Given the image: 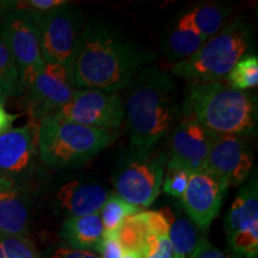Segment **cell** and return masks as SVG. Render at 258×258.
<instances>
[{
    "instance_id": "obj_32",
    "label": "cell",
    "mask_w": 258,
    "mask_h": 258,
    "mask_svg": "<svg viewBox=\"0 0 258 258\" xmlns=\"http://www.w3.org/2000/svg\"><path fill=\"white\" fill-rule=\"evenodd\" d=\"M15 184L11 182V180L4 178V177L0 176V191L3 190H9V189H14Z\"/></svg>"
},
{
    "instance_id": "obj_7",
    "label": "cell",
    "mask_w": 258,
    "mask_h": 258,
    "mask_svg": "<svg viewBox=\"0 0 258 258\" xmlns=\"http://www.w3.org/2000/svg\"><path fill=\"white\" fill-rule=\"evenodd\" d=\"M32 12L44 62L62 64L70 69L85 27L83 12L71 3L47 12Z\"/></svg>"
},
{
    "instance_id": "obj_20",
    "label": "cell",
    "mask_w": 258,
    "mask_h": 258,
    "mask_svg": "<svg viewBox=\"0 0 258 258\" xmlns=\"http://www.w3.org/2000/svg\"><path fill=\"white\" fill-rule=\"evenodd\" d=\"M232 9V5L227 3H203L194 6L178 19L209 40L225 27V22Z\"/></svg>"
},
{
    "instance_id": "obj_22",
    "label": "cell",
    "mask_w": 258,
    "mask_h": 258,
    "mask_svg": "<svg viewBox=\"0 0 258 258\" xmlns=\"http://www.w3.org/2000/svg\"><path fill=\"white\" fill-rule=\"evenodd\" d=\"M152 233L153 231L148 225L146 212H140L124 219L116 231V237L124 251H134L141 256L148 237Z\"/></svg>"
},
{
    "instance_id": "obj_10",
    "label": "cell",
    "mask_w": 258,
    "mask_h": 258,
    "mask_svg": "<svg viewBox=\"0 0 258 258\" xmlns=\"http://www.w3.org/2000/svg\"><path fill=\"white\" fill-rule=\"evenodd\" d=\"M72 76L69 67L57 63H46L32 83L24 89V104L31 122L37 123L54 115L70 102L74 92Z\"/></svg>"
},
{
    "instance_id": "obj_24",
    "label": "cell",
    "mask_w": 258,
    "mask_h": 258,
    "mask_svg": "<svg viewBox=\"0 0 258 258\" xmlns=\"http://www.w3.org/2000/svg\"><path fill=\"white\" fill-rule=\"evenodd\" d=\"M227 85L238 91L257 88L258 85V56L246 54L241 57L226 77Z\"/></svg>"
},
{
    "instance_id": "obj_3",
    "label": "cell",
    "mask_w": 258,
    "mask_h": 258,
    "mask_svg": "<svg viewBox=\"0 0 258 258\" xmlns=\"http://www.w3.org/2000/svg\"><path fill=\"white\" fill-rule=\"evenodd\" d=\"M184 118L214 135L251 137L257 132V96L221 82L189 83L180 105Z\"/></svg>"
},
{
    "instance_id": "obj_11",
    "label": "cell",
    "mask_w": 258,
    "mask_h": 258,
    "mask_svg": "<svg viewBox=\"0 0 258 258\" xmlns=\"http://www.w3.org/2000/svg\"><path fill=\"white\" fill-rule=\"evenodd\" d=\"M54 115L86 127L116 131L124 120V104L117 93L77 90L70 102Z\"/></svg>"
},
{
    "instance_id": "obj_17",
    "label": "cell",
    "mask_w": 258,
    "mask_h": 258,
    "mask_svg": "<svg viewBox=\"0 0 258 258\" xmlns=\"http://www.w3.org/2000/svg\"><path fill=\"white\" fill-rule=\"evenodd\" d=\"M104 235L101 214L67 218L61 226L60 237L71 249L98 253Z\"/></svg>"
},
{
    "instance_id": "obj_9",
    "label": "cell",
    "mask_w": 258,
    "mask_h": 258,
    "mask_svg": "<svg viewBox=\"0 0 258 258\" xmlns=\"http://www.w3.org/2000/svg\"><path fill=\"white\" fill-rule=\"evenodd\" d=\"M226 238L232 253L240 258H258L257 177L241 186L225 220Z\"/></svg>"
},
{
    "instance_id": "obj_1",
    "label": "cell",
    "mask_w": 258,
    "mask_h": 258,
    "mask_svg": "<svg viewBox=\"0 0 258 258\" xmlns=\"http://www.w3.org/2000/svg\"><path fill=\"white\" fill-rule=\"evenodd\" d=\"M150 61L151 53L120 29L103 19H93L83 29L70 71L77 90L117 93Z\"/></svg>"
},
{
    "instance_id": "obj_25",
    "label": "cell",
    "mask_w": 258,
    "mask_h": 258,
    "mask_svg": "<svg viewBox=\"0 0 258 258\" xmlns=\"http://www.w3.org/2000/svg\"><path fill=\"white\" fill-rule=\"evenodd\" d=\"M0 90L8 97H18L23 93L17 64L0 37Z\"/></svg>"
},
{
    "instance_id": "obj_35",
    "label": "cell",
    "mask_w": 258,
    "mask_h": 258,
    "mask_svg": "<svg viewBox=\"0 0 258 258\" xmlns=\"http://www.w3.org/2000/svg\"><path fill=\"white\" fill-rule=\"evenodd\" d=\"M0 258H5V254H4V250H3V245H2V240H0Z\"/></svg>"
},
{
    "instance_id": "obj_30",
    "label": "cell",
    "mask_w": 258,
    "mask_h": 258,
    "mask_svg": "<svg viewBox=\"0 0 258 258\" xmlns=\"http://www.w3.org/2000/svg\"><path fill=\"white\" fill-rule=\"evenodd\" d=\"M49 258H101V256L92 251H83L71 249L69 246H60L50 251Z\"/></svg>"
},
{
    "instance_id": "obj_14",
    "label": "cell",
    "mask_w": 258,
    "mask_h": 258,
    "mask_svg": "<svg viewBox=\"0 0 258 258\" xmlns=\"http://www.w3.org/2000/svg\"><path fill=\"white\" fill-rule=\"evenodd\" d=\"M215 137L196 121L183 118L171 132L167 164L190 173L203 171Z\"/></svg>"
},
{
    "instance_id": "obj_23",
    "label": "cell",
    "mask_w": 258,
    "mask_h": 258,
    "mask_svg": "<svg viewBox=\"0 0 258 258\" xmlns=\"http://www.w3.org/2000/svg\"><path fill=\"white\" fill-rule=\"evenodd\" d=\"M140 212V208L129 205L121 198H118L116 194H110L99 212L103 228H104V235L116 233L124 219Z\"/></svg>"
},
{
    "instance_id": "obj_12",
    "label": "cell",
    "mask_w": 258,
    "mask_h": 258,
    "mask_svg": "<svg viewBox=\"0 0 258 258\" xmlns=\"http://www.w3.org/2000/svg\"><path fill=\"white\" fill-rule=\"evenodd\" d=\"M253 154L249 143L238 135H218L213 141L203 171L215 176L227 186H237L249 178Z\"/></svg>"
},
{
    "instance_id": "obj_4",
    "label": "cell",
    "mask_w": 258,
    "mask_h": 258,
    "mask_svg": "<svg viewBox=\"0 0 258 258\" xmlns=\"http://www.w3.org/2000/svg\"><path fill=\"white\" fill-rule=\"evenodd\" d=\"M116 137L114 131L86 127L50 115L38 122L37 152L47 166L74 169L104 151Z\"/></svg>"
},
{
    "instance_id": "obj_18",
    "label": "cell",
    "mask_w": 258,
    "mask_h": 258,
    "mask_svg": "<svg viewBox=\"0 0 258 258\" xmlns=\"http://www.w3.org/2000/svg\"><path fill=\"white\" fill-rule=\"evenodd\" d=\"M30 200L18 189L0 191V235L28 237Z\"/></svg>"
},
{
    "instance_id": "obj_33",
    "label": "cell",
    "mask_w": 258,
    "mask_h": 258,
    "mask_svg": "<svg viewBox=\"0 0 258 258\" xmlns=\"http://www.w3.org/2000/svg\"><path fill=\"white\" fill-rule=\"evenodd\" d=\"M122 258H141V256L138 252H134V251H124Z\"/></svg>"
},
{
    "instance_id": "obj_15",
    "label": "cell",
    "mask_w": 258,
    "mask_h": 258,
    "mask_svg": "<svg viewBox=\"0 0 258 258\" xmlns=\"http://www.w3.org/2000/svg\"><path fill=\"white\" fill-rule=\"evenodd\" d=\"M38 124L30 122L23 127L10 128L0 134V176L16 183L34 167L37 153Z\"/></svg>"
},
{
    "instance_id": "obj_5",
    "label": "cell",
    "mask_w": 258,
    "mask_h": 258,
    "mask_svg": "<svg viewBox=\"0 0 258 258\" xmlns=\"http://www.w3.org/2000/svg\"><path fill=\"white\" fill-rule=\"evenodd\" d=\"M252 44V29L244 18H235L188 59L173 63L171 73L189 83L220 82Z\"/></svg>"
},
{
    "instance_id": "obj_19",
    "label": "cell",
    "mask_w": 258,
    "mask_h": 258,
    "mask_svg": "<svg viewBox=\"0 0 258 258\" xmlns=\"http://www.w3.org/2000/svg\"><path fill=\"white\" fill-rule=\"evenodd\" d=\"M160 213L167 221V237L172 244L177 258L191 257L207 237L189 218L173 212L171 208H163Z\"/></svg>"
},
{
    "instance_id": "obj_8",
    "label": "cell",
    "mask_w": 258,
    "mask_h": 258,
    "mask_svg": "<svg viewBox=\"0 0 258 258\" xmlns=\"http://www.w3.org/2000/svg\"><path fill=\"white\" fill-rule=\"evenodd\" d=\"M0 37L17 64L23 90L27 89L46 64L34 12L14 10L5 15L0 19Z\"/></svg>"
},
{
    "instance_id": "obj_26",
    "label": "cell",
    "mask_w": 258,
    "mask_h": 258,
    "mask_svg": "<svg viewBox=\"0 0 258 258\" xmlns=\"http://www.w3.org/2000/svg\"><path fill=\"white\" fill-rule=\"evenodd\" d=\"M5 258H40L34 244L28 237L0 235Z\"/></svg>"
},
{
    "instance_id": "obj_28",
    "label": "cell",
    "mask_w": 258,
    "mask_h": 258,
    "mask_svg": "<svg viewBox=\"0 0 258 258\" xmlns=\"http://www.w3.org/2000/svg\"><path fill=\"white\" fill-rule=\"evenodd\" d=\"M123 253L124 249L116 237V233L103 235V240L98 251L101 258H122Z\"/></svg>"
},
{
    "instance_id": "obj_34",
    "label": "cell",
    "mask_w": 258,
    "mask_h": 258,
    "mask_svg": "<svg viewBox=\"0 0 258 258\" xmlns=\"http://www.w3.org/2000/svg\"><path fill=\"white\" fill-rule=\"evenodd\" d=\"M8 99H9V97L5 95L4 92L2 91V90H0V104H3L4 105L6 102H8Z\"/></svg>"
},
{
    "instance_id": "obj_29",
    "label": "cell",
    "mask_w": 258,
    "mask_h": 258,
    "mask_svg": "<svg viewBox=\"0 0 258 258\" xmlns=\"http://www.w3.org/2000/svg\"><path fill=\"white\" fill-rule=\"evenodd\" d=\"M190 258H240L237 254L230 252H225V251L219 250L218 247H214L209 243V240L206 238L202 241L201 245L198 247V250L191 254Z\"/></svg>"
},
{
    "instance_id": "obj_13",
    "label": "cell",
    "mask_w": 258,
    "mask_h": 258,
    "mask_svg": "<svg viewBox=\"0 0 258 258\" xmlns=\"http://www.w3.org/2000/svg\"><path fill=\"white\" fill-rule=\"evenodd\" d=\"M227 188V184L207 171L190 175L180 202L188 218L205 235L220 213Z\"/></svg>"
},
{
    "instance_id": "obj_2",
    "label": "cell",
    "mask_w": 258,
    "mask_h": 258,
    "mask_svg": "<svg viewBox=\"0 0 258 258\" xmlns=\"http://www.w3.org/2000/svg\"><path fill=\"white\" fill-rule=\"evenodd\" d=\"M128 85L124 114L131 153H151L177 125L180 106L176 84L169 73L153 66L138 73Z\"/></svg>"
},
{
    "instance_id": "obj_6",
    "label": "cell",
    "mask_w": 258,
    "mask_h": 258,
    "mask_svg": "<svg viewBox=\"0 0 258 258\" xmlns=\"http://www.w3.org/2000/svg\"><path fill=\"white\" fill-rule=\"evenodd\" d=\"M166 164L165 152L129 153L114 177L116 195L140 209L150 207L161 192Z\"/></svg>"
},
{
    "instance_id": "obj_27",
    "label": "cell",
    "mask_w": 258,
    "mask_h": 258,
    "mask_svg": "<svg viewBox=\"0 0 258 258\" xmlns=\"http://www.w3.org/2000/svg\"><path fill=\"white\" fill-rule=\"evenodd\" d=\"M190 175L191 173L182 167L173 166L166 164V173L164 175L161 190L167 195L175 199H182L184 190L188 185Z\"/></svg>"
},
{
    "instance_id": "obj_16",
    "label": "cell",
    "mask_w": 258,
    "mask_h": 258,
    "mask_svg": "<svg viewBox=\"0 0 258 258\" xmlns=\"http://www.w3.org/2000/svg\"><path fill=\"white\" fill-rule=\"evenodd\" d=\"M109 195L108 190L101 184L72 180L63 184L57 191V208L67 218L95 214L101 212Z\"/></svg>"
},
{
    "instance_id": "obj_31",
    "label": "cell",
    "mask_w": 258,
    "mask_h": 258,
    "mask_svg": "<svg viewBox=\"0 0 258 258\" xmlns=\"http://www.w3.org/2000/svg\"><path fill=\"white\" fill-rule=\"evenodd\" d=\"M19 117L18 114H10L4 108V105L0 104V134L11 128L14 122Z\"/></svg>"
},
{
    "instance_id": "obj_21",
    "label": "cell",
    "mask_w": 258,
    "mask_h": 258,
    "mask_svg": "<svg viewBox=\"0 0 258 258\" xmlns=\"http://www.w3.org/2000/svg\"><path fill=\"white\" fill-rule=\"evenodd\" d=\"M206 41L207 38L201 36L178 19L175 27L164 36L161 42V53L167 61L173 64L195 54L206 43Z\"/></svg>"
}]
</instances>
